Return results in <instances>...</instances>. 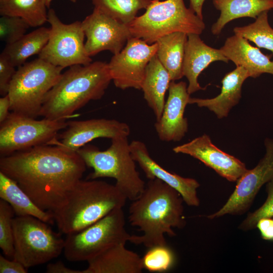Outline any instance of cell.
<instances>
[{"mask_svg":"<svg viewBox=\"0 0 273 273\" xmlns=\"http://www.w3.org/2000/svg\"><path fill=\"white\" fill-rule=\"evenodd\" d=\"M86 164L76 152L44 145L2 156L0 171L14 180L40 208L53 212L81 179Z\"/></svg>","mask_w":273,"mask_h":273,"instance_id":"obj_1","label":"cell"},{"mask_svg":"<svg viewBox=\"0 0 273 273\" xmlns=\"http://www.w3.org/2000/svg\"><path fill=\"white\" fill-rule=\"evenodd\" d=\"M183 202L173 188L158 179H149L129 205V222L142 234L131 235L129 242L148 248L166 244L165 235L173 237L174 229H182L186 224Z\"/></svg>","mask_w":273,"mask_h":273,"instance_id":"obj_2","label":"cell"},{"mask_svg":"<svg viewBox=\"0 0 273 273\" xmlns=\"http://www.w3.org/2000/svg\"><path fill=\"white\" fill-rule=\"evenodd\" d=\"M111 80L106 62L72 66L47 95L39 116L52 120L66 119L89 101L101 99Z\"/></svg>","mask_w":273,"mask_h":273,"instance_id":"obj_3","label":"cell"},{"mask_svg":"<svg viewBox=\"0 0 273 273\" xmlns=\"http://www.w3.org/2000/svg\"><path fill=\"white\" fill-rule=\"evenodd\" d=\"M127 200L116 186L96 179L79 180L53 212L59 231L66 235L97 222Z\"/></svg>","mask_w":273,"mask_h":273,"instance_id":"obj_4","label":"cell"},{"mask_svg":"<svg viewBox=\"0 0 273 273\" xmlns=\"http://www.w3.org/2000/svg\"><path fill=\"white\" fill-rule=\"evenodd\" d=\"M76 152L86 166L93 169L86 179L101 177L114 178L116 186L131 201L138 197L144 190L146 183L136 169L128 136L111 139L110 146L104 151L86 144Z\"/></svg>","mask_w":273,"mask_h":273,"instance_id":"obj_5","label":"cell"},{"mask_svg":"<svg viewBox=\"0 0 273 273\" xmlns=\"http://www.w3.org/2000/svg\"><path fill=\"white\" fill-rule=\"evenodd\" d=\"M146 10L127 25L132 37L149 44L176 32L200 35L205 28L203 19L187 8L184 0H153Z\"/></svg>","mask_w":273,"mask_h":273,"instance_id":"obj_6","label":"cell"},{"mask_svg":"<svg viewBox=\"0 0 273 273\" xmlns=\"http://www.w3.org/2000/svg\"><path fill=\"white\" fill-rule=\"evenodd\" d=\"M63 69L39 58L19 67L8 94L10 111L34 118L39 116L44 99Z\"/></svg>","mask_w":273,"mask_h":273,"instance_id":"obj_7","label":"cell"},{"mask_svg":"<svg viewBox=\"0 0 273 273\" xmlns=\"http://www.w3.org/2000/svg\"><path fill=\"white\" fill-rule=\"evenodd\" d=\"M123 208L115 209L93 224L67 235L64 254L70 261H87L108 248L129 242Z\"/></svg>","mask_w":273,"mask_h":273,"instance_id":"obj_8","label":"cell"},{"mask_svg":"<svg viewBox=\"0 0 273 273\" xmlns=\"http://www.w3.org/2000/svg\"><path fill=\"white\" fill-rule=\"evenodd\" d=\"M48 224L31 216L14 217L13 259L28 269L58 257L64 250L65 240Z\"/></svg>","mask_w":273,"mask_h":273,"instance_id":"obj_9","label":"cell"},{"mask_svg":"<svg viewBox=\"0 0 273 273\" xmlns=\"http://www.w3.org/2000/svg\"><path fill=\"white\" fill-rule=\"evenodd\" d=\"M66 119L41 120L10 112L0 125L1 156H8L36 146L53 145Z\"/></svg>","mask_w":273,"mask_h":273,"instance_id":"obj_10","label":"cell"},{"mask_svg":"<svg viewBox=\"0 0 273 273\" xmlns=\"http://www.w3.org/2000/svg\"><path fill=\"white\" fill-rule=\"evenodd\" d=\"M48 22L50 25L49 39L38 58L63 68L92 62L85 50L82 22L64 24L53 9L48 12Z\"/></svg>","mask_w":273,"mask_h":273,"instance_id":"obj_11","label":"cell"},{"mask_svg":"<svg viewBox=\"0 0 273 273\" xmlns=\"http://www.w3.org/2000/svg\"><path fill=\"white\" fill-rule=\"evenodd\" d=\"M265 153L257 165L247 171L237 181L236 188L224 205L208 215L213 219L225 215H239L251 207L262 186L273 179V139L264 141Z\"/></svg>","mask_w":273,"mask_h":273,"instance_id":"obj_12","label":"cell"},{"mask_svg":"<svg viewBox=\"0 0 273 273\" xmlns=\"http://www.w3.org/2000/svg\"><path fill=\"white\" fill-rule=\"evenodd\" d=\"M157 42L149 44L142 39L131 37L119 53L114 55L108 66L114 85L125 89H141L147 66L156 54Z\"/></svg>","mask_w":273,"mask_h":273,"instance_id":"obj_13","label":"cell"},{"mask_svg":"<svg viewBox=\"0 0 273 273\" xmlns=\"http://www.w3.org/2000/svg\"><path fill=\"white\" fill-rule=\"evenodd\" d=\"M82 25L86 38L85 52L90 57L104 51H109L116 55L132 37L126 24L96 8L82 21Z\"/></svg>","mask_w":273,"mask_h":273,"instance_id":"obj_14","label":"cell"},{"mask_svg":"<svg viewBox=\"0 0 273 273\" xmlns=\"http://www.w3.org/2000/svg\"><path fill=\"white\" fill-rule=\"evenodd\" d=\"M129 125L115 119L105 118L67 121L64 130L58 134L53 145L76 152L93 140L100 138L112 139L128 136Z\"/></svg>","mask_w":273,"mask_h":273,"instance_id":"obj_15","label":"cell"},{"mask_svg":"<svg viewBox=\"0 0 273 273\" xmlns=\"http://www.w3.org/2000/svg\"><path fill=\"white\" fill-rule=\"evenodd\" d=\"M172 151L175 153L190 155L200 160L232 182L237 181L248 169L241 160L216 147L206 134L177 146Z\"/></svg>","mask_w":273,"mask_h":273,"instance_id":"obj_16","label":"cell"},{"mask_svg":"<svg viewBox=\"0 0 273 273\" xmlns=\"http://www.w3.org/2000/svg\"><path fill=\"white\" fill-rule=\"evenodd\" d=\"M187 84L184 81H171L168 96L160 118L154 126L159 139L163 142H178L188 130V122L184 116L190 98Z\"/></svg>","mask_w":273,"mask_h":273,"instance_id":"obj_17","label":"cell"},{"mask_svg":"<svg viewBox=\"0 0 273 273\" xmlns=\"http://www.w3.org/2000/svg\"><path fill=\"white\" fill-rule=\"evenodd\" d=\"M130 148L133 159L148 179L157 178L161 180L177 191L188 206H199L197 189L200 184L197 180L181 176L162 167L151 157L146 144L141 141H132Z\"/></svg>","mask_w":273,"mask_h":273,"instance_id":"obj_18","label":"cell"},{"mask_svg":"<svg viewBox=\"0 0 273 273\" xmlns=\"http://www.w3.org/2000/svg\"><path fill=\"white\" fill-rule=\"evenodd\" d=\"M218 61L226 63L229 61L220 49L207 45L199 34H188L183 72L189 82L188 92L190 95L204 89L198 82V77L211 63Z\"/></svg>","mask_w":273,"mask_h":273,"instance_id":"obj_19","label":"cell"},{"mask_svg":"<svg viewBox=\"0 0 273 273\" xmlns=\"http://www.w3.org/2000/svg\"><path fill=\"white\" fill-rule=\"evenodd\" d=\"M220 50L236 66L247 70L251 77L256 78L263 73L273 75L272 55L263 54L258 47L252 46L240 35L235 34L227 38Z\"/></svg>","mask_w":273,"mask_h":273,"instance_id":"obj_20","label":"cell"},{"mask_svg":"<svg viewBox=\"0 0 273 273\" xmlns=\"http://www.w3.org/2000/svg\"><path fill=\"white\" fill-rule=\"evenodd\" d=\"M250 77L244 68H236L226 74L223 78L220 93L211 99L191 98L189 104H196L213 112L219 119L228 116L231 109L238 104L241 98L242 87L245 80Z\"/></svg>","mask_w":273,"mask_h":273,"instance_id":"obj_21","label":"cell"},{"mask_svg":"<svg viewBox=\"0 0 273 273\" xmlns=\"http://www.w3.org/2000/svg\"><path fill=\"white\" fill-rule=\"evenodd\" d=\"M119 243L88 260V267L81 273H141L144 269L142 257Z\"/></svg>","mask_w":273,"mask_h":273,"instance_id":"obj_22","label":"cell"},{"mask_svg":"<svg viewBox=\"0 0 273 273\" xmlns=\"http://www.w3.org/2000/svg\"><path fill=\"white\" fill-rule=\"evenodd\" d=\"M171 81L169 73L156 54L147 66L141 89L147 105L155 115L156 121L162 115L165 103V94Z\"/></svg>","mask_w":273,"mask_h":273,"instance_id":"obj_23","label":"cell"},{"mask_svg":"<svg viewBox=\"0 0 273 273\" xmlns=\"http://www.w3.org/2000/svg\"><path fill=\"white\" fill-rule=\"evenodd\" d=\"M0 198L9 204L16 216H31L49 224L55 221L52 211L38 207L16 181L1 171Z\"/></svg>","mask_w":273,"mask_h":273,"instance_id":"obj_24","label":"cell"},{"mask_svg":"<svg viewBox=\"0 0 273 273\" xmlns=\"http://www.w3.org/2000/svg\"><path fill=\"white\" fill-rule=\"evenodd\" d=\"M214 7L220 12L211 27L213 35H219L230 21L243 17L256 19L265 11L273 9V0H213Z\"/></svg>","mask_w":273,"mask_h":273,"instance_id":"obj_25","label":"cell"},{"mask_svg":"<svg viewBox=\"0 0 273 273\" xmlns=\"http://www.w3.org/2000/svg\"><path fill=\"white\" fill-rule=\"evenodd\" d=\"M187 39V33L176 32L165 35L157 41L158 48L156 56L169 73L171 81L184 76L183 66Z\"/></svg>","mask_w":273,"mask_h":273,"instance_id":"obj_26","label":"cell"},{"mask_svg":"<svg viewBox=\"0 0 273 273\" xmlns=\"http://www.w3.org/2000/svg\"><path fill=\"white\" fill-rule=\"evenodd\" d=\"M50 28L39 27L16 41L6 44L1 54L14 67H20L26 60L39 55L48 42Z\"/></svg>","mask_w":273,"mask_h":273,"instance_id":"obj_27","label":"cell"},{"mask_svg":"<svg viewBox=\"0 0 273 273\" xmlns=\"http://www.w3.org/2000/svg\"><path fill=\"white\" fill-rule=\"evenodd\" d=\"M47 7L43 0H0V14L24 19L30 27L48 22Z\"/></svg>","mask_w":273,"mask_h":273,"instance_id":"obj_28","label":"cell"},{"mask_svg":"<svg viewBox=\"0 0 273 273\" xmlns=\"http://www.w3.org/2000/svg\"><path fill=\"white\" fill-rule=\"evenodd\" d=\"M96 8L105 15L127 25L138 11L146 9L153 0H91Z\"/></svg>","mask_w":273,"mask_h":273,"instance_id":"obj_29","label":"cell"},{"mask_svg":"<svg viewBox=\"0 0 273 273\" xmlns=\"http://www.w3.org/2000/svg\"><path fill=\"white\" fill-rule=\"evenodd\" d=\"M268 12L261 13L252 23L235 27L233 31L253 42L258 48L265 49L273 54V28L268 23Z\"/></svg>","mask_w":273,"mask_h":273,"instance_id":"obj_30","label":"cell"},{"mask_svg":"<svg viewBox=\"0 0 273 273\" xmlns=\"http://www.w3.org/2000/svg\"><path fill=\"white\" fill-rule=\"evenodd\" d=\"M142 259L144 269L151 272L168 271L175 261V254L167 244L148 248Z\"/></svg>","mask_w":273,"mask_h":273,"instance_id":"obj_31","label":"cell"},{"mask_svg":"<svg viewBox=\"0 0 273 273\" xmlns=\"http://www.w3.org/2000/svg\"><path fill=\"white\" fill-rule=\"evenodd\" d=\"M15 215L9 204L1 199L0 248L6 256L12 259L14 252L13 221Z\"/></svg>","mask_w":273,"mask_h":273,"instance_id":"obj_32","label":"cell"},{"mask_svg":"<svg viewBox=\"0 0 273 273\" xmlns=\"http://www.w3.org/2000/svg\"><path fill=\"white\" fill-rule=\"evenodd\" d=\"M30 25L24 19L4 15L0 18V39L6 44L12 43L23 37Z\"/></svg>","mask_w":273,"mask_h":273,"instance_id":"obj_33","label":"cell"},{"mask_svg":"<svg viewBox=\"0 0 273 273\" xmlns=\"http://www.w3.org/2000/svg\"><path fill=\"white\" fill-rule=\"evenodd\" d=\"M267 198L262 205L248 214L239 226V229L247 231L256 228L258 221L263 218L273 217V179L266 184Z\"/></svg>","mask_w":273,"mask_h":273,"instance_id":"obj_34","label":"cell"},{"mask_svg":"<svg viewBox=\"0 0 273 273\" xmlns=\"http://www.w3.org/2000/svg\"><path fill=\"white\" fill-rule=\"evenodd\" d=\"M16 72L13 66L2 55H0V94L2 96L8 94L11 82Z\"/></svg>","mask_w":273,"mask_h":273,"instance_id":"obj_35","label":"cell"},{"mask_svg":"<svg viewBox=\"0 0 273 273\" xmlns=\"http://www.w3.org/2000/svg\"><path fill=\"white\" fill-rule=\"evenodd\" d=\"M1 273H26V268L19 261L13 259L10 260L2 255H0Z\"/></svg>","mask_w":273,"mask_h":273,"instance_id":"obj_36","label":"cell"},{"mask_svg":"<svg viewBox=\"0 0 273 273\" xmlns=\"http://www.w3.org/2000/svg\"><path fill=\"white\" fill-rule=\"evenodd\" d=\"M256 228L259 230L261 238L265 240L273 241V218L267 217L259 219Z\"/></svg>","mask_w":273,"mask_h":273,"instance_id":"obj_37","label":"cell"},{"mask_svg":"<svg viewBox=\"0 0 273 273\" xmlns=\"http://www.w3.org/2000/svg\"><path fill=\"white\" fill-rule=\"evenodd\" d=\"M47 273H81V270L73 269L67 267L64 263L58 261L55 263H49L46 268Z\"/></svg>","mask_w":273,"mask_h":273,"instance_id":"obj_38","label":"cell"},{"mask_svg":"<svg viewBox=\"0 0 273 273\" xmlns=\"http://www.w3.org/2000/svg\"><path fill=\"white\" fill-rule=\"evenodd\" d=\"M11 103L9 95L2 96L0 98V124L8 117L10 112Z\"/></svg>","mask_w":273,"mask_h":273,"instance_id":"obj_39","label":"cell"},{"mask_svg":"<svg viewBox=\"0 0 273 273\" xmlns=\"http://www.w3.org/2000/svg\"><path fill=\"white\" fill-rule=\"evenodd\" d=\"M206 0H190V8L201 19H203L202 8Z\"/></svg>","mask_w":273,"mask_h":273,"instance_id":"obj_40","label":"cell"},{"mask_svg":"<svg viewBox=\"0 0 273 273\" xmlns=\"http://www.w3.org/2000/svg\"><path fill=\"white\" fill-rule=\"evenodd\" d=\"M46 7L49 8L50 7L52 0H43ZM77 0H70L72 3H76Z\"/></svg>","mask_w":273,"mask_h":273,"instance_id":"obj_41","label":"cell"}]
</instances>
